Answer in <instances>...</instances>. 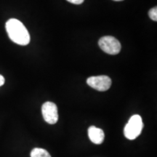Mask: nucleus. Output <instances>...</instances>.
<instances>
[{
	"label": "nucleus",
	"instance_id": "obj_3",
	"mask_svg": "<svg viewBox=\"0 0 157 157\" xmlns=\"http://www.w3.org/2000/svg\"><path fill=\"white\" fill-rule=\"evenodd\" d=\"M99 47L103 52L109 55H117L121 50V44L113 36H106L100 39Z\"/></svg>",
	"mask_w": 157,
	"mask_h": 157
},
{
	"label": "nucleus",
	"instance_id": "obj_8",
	"mask_svg": "<svg viewBox=\"0 0 157 157\" xmlns=\"http://www.w3.org/2000/svg\"><path fill=\"white\" fill-rule=\"evenodd\" d=\"M148 15L150 17V18L153 20V21H157V8L156 7H154L151 10H150V11L148 12Z\"/></svg>",
	"mask_w": 157,
	"mask_h": 157
},
{
	"label": "nucleus",
	"instance_id": "obj_11",
	"mask_svg": "<svg viewBox=\"0 0 157 157\" xmlns=\"http://www.w3.org/2000/svg\"><path fill=\"white\" fill-rule=\"evenodd\" d=\"M113 1H117V2H119V1H123V0H113Z\"/></svg>",
	"mask_w": 157,
	"mask_h": 157
},
{
	"label": "nucleus",
	"instance_id": "obj_5",
	"mask_svg": "<svg viewBox=\"0 0 157 157\" xmlns=\"http://www.w3.org/2000/svg\"><path fill=\"white\" fill-rule=\"evenodd\" d=\"M42 113L44 121L50 124H55L58 120V107L52 102L48 101L43 104Z\"/></svg>",
	"mask_w": 157,
	"mask_h": 157
},
{
	"label": "nucleus",
	"instance_id": "obj_9",
	"mask_svg": "<svg viewBox=\"0 0 157 157\" xmlns=\"http://www.w3.org/2000/svg\"><path fill=\"white\" fill-rule=\"evenodd\" d=\"M70 3L74 4V5H81L84 2V0H67Z\"/></svg>",
	"mask_w": 157,
	"mask_h": 157
},
{
	"label": "nucleus",
	"instance_id": "obj_7",
	"mask_svg": "<svg viewBox=\"0 0 157 157\" xmlns=\"http://www.w3.org/2000/svg\"><path fill=\"white\" fill-rule=\"evenodd\" d=\"M31 157H51V156L45 149L35 148L31 151Z\"/></svg>",
	"mask_w": 157,
	"mask_h": 157
},
{
	"label": "nucleus",
	"instance_id": "obj_4",
	"mask_svg": "<svg viewBox=\"0 0 157 157\" xmlns=\"http://www.w3.org/2000/svg\"><path fill=\"white\" fill-rule=\"evenodd\" d=\"M87 83L93 89L98 91L104 92L111 87V79L109 76L105 75L91 76L87 78Z\"/></svg>",
	"mask_w": 157,
	"mask_h": 157
},
{
	"label": "nucleus",
	"instance_id": "obj_1",
	"mask_svg": "<svg viewBox=\"0 0 157 157\" xmlns=\"http://www.w3.org/2000/svg\"><path fill=\"white\" fill-rule=\"evenodd\" d=\"M6 31L10 39L19 45H27L30 42L28 30L18 20L12 18L6 23Z\"/></svg>",
	"mask_w": 157,
	"mask_h": 157
},
{
	"label": "nucleus",
	"instance_id": "obj_6",
	"mask_svg": "<svg viewBox=\"0 0 157 157\" xmlns=\"http://www.w3.org/2000/svg\"><path fill=\"white\" fill-rule=\"evenodd\" d=\"M88 136L90 140L96 145L103 143L105 137V134L103 129L98 128L95 126H91L88 129Z\"/></svg>",
	"mask_w": 157,
	"mask_h": 157
},
{
	"label": "nucleus",
	"instance_id": "obj_2",
	"mask_svg": "<svg viewBox=\"0 0 157 157\" xmlns=\"http://www.w3.org/2000/svg\"><path fill=\"white\" fill-rule=\"evenodd\" d=\"M143 128L142 118L140 115H133L124 129V136L129 140H135L140 135Z\"/></svg>",
	"mask_w": 157,
	"mask_h": 157
},
{
	"label": "nucleus",
	"instance_id": "obj_10",
	"mask_svg": "<svg viewBox=\"0 0 157 157\" xmlns=\"http://www.w3.org/2000/svg\"><path fill=\"white\" fill-rule=\"evenodd\" d=\"M5 78H4V76L0 74V87L2 86L3 84H5Z\"/></svg>",
	"mask_w": 157,
	"mask_h": 157
}]
</instances>
